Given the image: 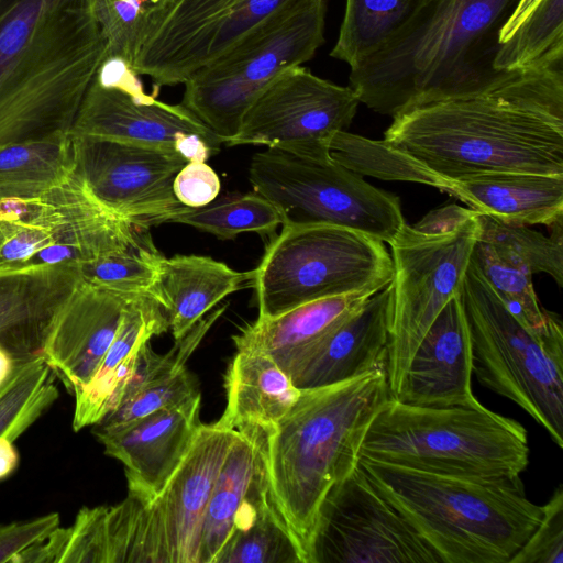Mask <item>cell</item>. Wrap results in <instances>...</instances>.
Instances as JSON below:
<instances>
[{
	"label": "cell",
	"instance_id": "1",
	"mask_svg": "<svg viewBox=\"0 0 563 563\" xmlns=\"http://www.w3.org/2000/svg\"><path fill=\"white\" fill-rule=\"evenodd\" d=\"M383 140L450 183L499 172L563 174V53L486 92L407 110Z\"/></svg>",
	"mask_w": 563,
	"mask_h": 563
},
{
	"label": "cell",
	"instance_id": "2",
	"mask_svg": "<svg viewBox=\"0 0 563 563\" xmlns=\"http://www.w3.org/2000/svg\"><path fill=\"white\" fill-rule=\"evenodd\" d=\"M518 2L420 0L396 34L351 69L350 87L360 103L391 118L498 87L519 73L494 68L499 33Z\"/></svg>",
	"mask_w": 563,
	"mask_h": 563
},
{
	"label": "cell",
	"instance_id": "3",
	"mask_svg": "<svg viewBox=\"0 0 563 563\" xmlns=\"http://www.w3.org/2000/svg\"><path fill=\"white\" fill-rule=\"evenodd\" d=\"M106 57L95 0H0V146L70 134Z\"/></svg>",
	"mask_w": 563,
	"mask_h": 563
},
{
	"label": "cell",
	"instance_id": "4",
	"mask_svg": "<svg viewBox=\"0 0 563 563\" xmlns=\"http://www.w3.org/2000/svg\"><path fill=\"white\" fill-rule=\"evenodd\" d=\"M390 397L385 369L303 389L284 418L265 433L272 496L305 563L312 560L322 503L358 465L366 431Z\"/></svg>",
	"mask_w": 563,
	"mask_h": 563
},
{
	"label": "cell",
	"instance_id": "5",
	"mask_svg": "<svg viewBox=\"0 0 563 563\" xmlns=\"http://www.w3.org/2000/svg\"><path fill=\"white\" fill-rule=\"evenodd\" d=\"M358 463L440 563H509L543 515L527 498L520 476L441 474L362 457Z\"/></svg>",
	"mask_w": 563,
	"mask_h": 563
},
{
	"label": "cell",
	"instance_id": "6",
	"mask_svg": "<svg viewBox=\"0 0 563 563\" xmlns=\"http://www.w3.org/2000/svg\"><path fill=\"white\" fill-rule=\"evenodd\" d=\"M528 433L479 401L420 407L389 398L374 417L361 457L441 474L512 477L529 464Z\"/></svg>",
	"mask_w": 563,
	"mask_h": 563
},
{
	"label": "cell",
	"instance_id": "7",
	"mask_svg": "<svg viewBox=\"0 0 563 563\" xmlns=\"http://www.w3.org/2000/svg\"><path fill=\"white\" fill-rule=\"evenodd\" d=\"M461 299L477 380L522 408L562 449V321L545 331L525 325L497 297L471 260Z\"/></svg>",
	"mask_w": 563,
	"mask_h": 563
},
{
	"label": "cell",
	"instance_id": "8",
	"mask_svg": "<svg viewBox=\"0 0 563 563\" xmlns=\"http://www.w3.org/2000/svg\"><path fill=\"white\" fill-rule=\"evenodd\" d=\"M383 241L335 225L283 227L254 269L257 318H271L314 300L375 294L391 283Z\"/></svg>",
	"mask_w": 563,
	"mask_h": 563
},
{
	"label": "cell",
	"instance_id": "9",
	"mask_svg": "<svg viewBox=\"0 0 563 563\" xmlns=\"http://www.w3.org/2000/svg\"><path fill=\"white\" fill-rule=\"evenodd\" d=\"M325 13V0H299L284 9L190 75L181 104L228 144L258 96L324 43Z\"/></svg>",
	"mask_w": 563,
	"mask_h": 563
},
{
	"label": "cell",
	"instance_id": "10",
	"mask_svg": "<svg viewBox=\"0 0 563 563\" xmlns=\"http://www.w3.org/2000/svg\"><path fill=\"white\" fill-rule=\"evenodd\" d=\"M249 179L277 209L283 227L335 225L389 243L406 223L397 196L333 159L267 148L251 158Z\"/></svg>",
	"mask_w": 563,
	"mask_h": 563
},
{
	"label": "cell",
	"instance_id": "11",
	"mask_svg": "<svg viewBox=\"0 0 563 563\" xmlns=\"http://www.w3.org/2000/svg\"><path fill=\"white\" fill-rule=\"evenodd\" d=\"M477 214L441 233L421 232L405 223L388 243L393 279L386 375L391 398L399 393L426 332L461 291L478 236Z\"/></svg>",
	"mask_w": 563,
	"mask_h": 563
},
{
	"label": "cell",
	"instance_id": "12",
	"mask_svg": "<svg viewBox=\"0 0 563 563\" xmlns=\"http://www.w3.org/2000/svg\"><path fill=\"white\" fill-rule=\"evenodd\" d=\"M1 214L4 249L22 262L11 271L80 264L151 241L100 205L75 173L40 196L4 200Z\"/></svg>",
	"mask_w": 563,
	"mask_h": 563
},
{
	"label": "cell",
	"instance_id": "13",
	"mask_svg": "<svg viewBox=\"0 0 563 563\" xmlns=\"http://www.w3.org/2000/svg\"><path fill=\"white\" fill-rule=\"evenodd\" d=\"M238 430L200 424L184 461L151 501L117 504L126 563H199L207 505Z\"/></svg>",
	"mask_w": 563,
	"mask_h": 563
},
{
	"label": "cell",
	"instance_id": "14",
	"mask_svg": "<svg viewBox=\"0 0 563 563\" xmlns=\"http://www.w3.org/2000/svg\"><path fill=\"white\" fill-rule=\"evenodd\" d=\"M299 0H157L132 68L156 88L184 84Z\"/></svg>",
	"mask_w": 563,
	"mask_h": 563
},
{
	"label": "cell",
	"instance_id": "15",
	"mask_svg": "<svg viewBox=\"0 0 563 563\" xmlns=\"http://www.w3.org/2000/svg\"><path fill=\"white\" fill-rule=\"evenodd\" d=\"M358 104L350 86L322 79L306 67H294L258 96L228 145H265L300 157L330 161L333 137L346 131Z\"/></svg>",
	"mask_w": 563,
	"mask_h": 563
},
{
	"label": "cell",
	"instance_id": "16",
	"mask_svg": "<svg viewBox=\"0 0 563 563\" xmlns=\"http://www.w3.org/2000/svg\"><path fill=\"white\" fill-rule=\"evenodd\" d=\"M311 563H440L358 465L327 495Z\"/></svg>",
	"mask_w": 563,
	"mask_h": 563
},
{
	"label": "cell",
	"instance_id": "17",
	"mask_svg": "<svg viewBox=\"0 0 563 563\" xmlns=\"http://www.w3.org/2000/svg\"><path fill=\"white\" fill-rule=\"evenodd\" d=\"M71 140L74 173L100 205L132 227L167 223L186 208L173 189L176 174L188 163L179 154L111 140Z\"/></svg>",
	"mask_w": 563,
	"mask_h": 563
},
{
	"label": "cell",
	"instance_id": "18",
	"mask_svg": "<svg viewBox=\"0 0 563 563\" xmlns=\"http://www.w3.org/2000/svg\"><path fill=\"white\" fill-rule=\"evenodd\" d=\"M71 136L132 143L175 152L189 162H206L222 141L183 104L154 95L136 98L95 77L70 130Z\"/></svg>",
	"mask_w": 563,
	"mask_h": 563
},
{
	"label": "cell",
	"instance_id": "19",
	"mask_svg": "<svg viewBox=\"0 0 563 563\" xmlns=\"http://www.w3.org/2000/svg\"><path fill=\"white\" fill-rule=\"evenodd\" d=\"M200 394L110 430H92L104 453L124 465L130 496L155 498L177 471L200 428Z\"/></svg>",
	"mask_w": 563,
	"mask_h": 563
},
{
	"label": "cell",
	"instance_id": "20",
	"mask_svg": "<svg viewBox=\"0 0 563 563\" xmlns=\"http://www.w3.org/2000/svg\"><path fill=\"white\" fill-rule=\"evenodd\" d=\"M134 297L104 290L81 279L60 306L49 325L41 356L69 393L74 394L91 379Z\"/></svg>",
	"mask_w": 563,
	"mask_h": 563
},
{
	"label": "cell",
	"instance_id": "21",
	"mask_svg": "<svg viewBox=\"0 0 563 563\" xmlns=\"http://www.w3.org/2000/svg\"><path fill=\"white\" fill-rule=\"evenodd\" d=\"M472 342L461 291L453 296L417 346L394 399L411 406L478 402L472 391Z\"/></svg>",
	"mask_w": 563,
	"mask_h": 563
},
{
	"label": "cell",
	"instance_id": "22",
	"mask_svg": "<svg viewBox=\"0 0 563 563\" xmlns=\"http://www.w3.org/2000/svg\"><path fill=\"white\" fill-rule=\"evenodd\" d=\"M391 285L368 297L325 335L291 377L299 389L342 383L387 366Z\"/></svg>",
	"mask_w": 563,
	"mask_h": 563
},
{
	"label": "cell",
	"instance_id": "23",
	"mask_svg": "<svg viewBox=\"0 0 563 563\" xmlns=\"http://www.w3.org/2000/svg\"><path fill=\"white\" fill-rule=\"evenodd\" d=\"M80 280L73 263L0 272V345L19 360L41 356L56 312Z\"/></svg>",
	"mask_w": 563,
	"mask_h": 563
},
{
	"label": "cell",
	"instance_id": "24",
	"mask_svg": "<svg viewBox=\"0 0 563 563\" xmlns=\"http://www.w3.org/2000/svg\"><path fill=\"white\" fill-rule=\"evenodd\" d=\"M373 294L314 300L271 318H257L232 339L236 351L269 356L290 378L309 352Z\"/></svg>",
	"mask_w": 563,
	"mask_h": 563
},
{
	"label": "cell",
	"instance_id": "25",
	"mask_svg": "<svg viewBox=\"0 0 563 563\" xmlns=\"http://www.w3.org/2000/svg\"><path fill=\"white\" fill-rule=\"evenodd\" d=\"M471 209L514 225L563 222V174L486 173L452 183Z\"/></svg>",
	"mask_w": 563,
	"mask_h": 563
},
{
	"label": "cell",
	"instance_id": "26",
	"mask_svg": "<svg viewBox=\"0 0 563 563\" xmlns=\"http://www.w3.org/2000/svg\"><path fill=\"white\" fill-rule=\"evenodd\" d=\"M254 269L238 272L209 256H162L153 297L164 308L178 340L223 298L252 287Z\"/></svg>",
	"mask_w": 563,
	"mask_h": 563
},
{
	"label": "cell",
	"instance_id": "27",
	"mask_svg": "<svg viewBox=\"0 0 563 563\" xmlns=\"http://www.w3.org/2000/svg\"><path fill=\"white\" fill-rule=\"evenodd\" d=\"M227 407L218 426L271 431L297 401L300 390L267 355L238 351L225 375Z\"/></svg>",
	"mask_w": 563,
	"mask_h": 563
},
{
	"label": "cell",
	"instance_id": "28",
	"mask_svg": "<svg viewBox=\"0 0 563 563\" xmlns=\"http://www.w3.org/2000/svg\"><path fill=\"white\" fill-rule=\"evenodd\" d=\"M169 329L162 305L151 295L135 296L126 306L117 334L91 379L73 394V430L98 423L114 409L117 367L154 335Z\"/></svg>",
	"mask_w": 563,
	"mask_h": 563
},
{
	"label": "cell",
	"instance_id": "29",
	"mask_svg": "<svg viewBox=\"0 0 563 563\" xmlns=\"http://www.w3.org/2000/svg\"><path fill=\"white\" fill-rule=\"evenodd\" d=\"M217 563H305L271 492L263 460Z\"/></svg>",
	"mask_w": 563,
	"mask_h": 563
},
{
	"label": "cell",
	"instance_id": "30",
	"mask_svg": "<svg viewBox=\"0 0 563 563\" xmlns=\"http://www.w3.org/2000/svg\"><path fill=\"white\" fill-rule=\"evenodd\" d=\"M265 431L238 430L207 505L199 563H217L263 460Z\"/></svg>",
	"mask_w": 563,
	"mask_h": 563
},
{
	"label": "cell",
	"instance_id": "31",
	"mask_svg": "<svg viewBox=\"0 0 563 563\" xmlns=\"http://www.w3.org/2000/svg\"><path fill=\"white\" fill-rule=\"evenodd\" d=\"M74 168L70 134L0 146V199L40 196L66 180Z\"/></svg>",
	"mask_w": 563,
	"mask_h": 563
},
{
	"label": "cell",
	"instance_id": "32",
	"mask_svg": "<svg viewBox=\"0 0 563 563\" xmlns=\"http://www.w3.org/2000/svg\"><path fill=\"white\" fill-rule=\"evenodd\" d=\"M420 0H346L330 56L355 68L378 52L410 18Z\"/></svg>",
	"mask_w": 563,
	"mask_h": 563
},
{
	"label": "cell",
	"instance_id": "33",
	"mask_svg": "<svg viewBox=\"0 0 563 563\" xmlns=\"http://www.w3.org/2000/svg\"><path fill=\"white\" fill-rule=\"evenodd\" d=\"M478 213V212H477ZM478 239L488 243L505 261L527 274L545 273L563 286V230L559 222L550 236L528 225H514L478 213Z\"/></svg>",
	"mask_w": 563,
	"mask_h": 563
},
{
	"label": "cell",
	"instance_id": "34",
	"mask_svg": "<svg viewBox=\"0 0 563 563\" xmlns=\"http://www.w3.org/2000/svg\"><path fill=\"white\" fill-rule=\"evenodd\" d=\"M330 157L361 176L420 183L452 195V183L384 140L374 141L341 131L331 142Z\"/></svg>",
	"mask_w": 563,
	"mask_h": 563
},
{
	"label": "cell",
	"instance_id": "35",
	"mask_svg": "<svg viewBox=\"0 0 563 563\" xmlns=\"http://www.w3.org/2000/svg\"><path fill=\"white\" fill-rule=\"evenodd\" d=\"M167 223H180L232 240L241 233L268 235L282 224L277 209L257 192L232 194L198 207H186L170 217Z\"/></svg>",
	"mask_w": 563,
	"mask_h": 563
},
{
	"label": "cell",
	"instance_id": "36",
	"mask_svg": "<svg viewBox=\"0 0 563 563\" xmlns=\"http://www.w3.org/2000/svg\"><path fill=\"white\" fill-rule=\"evenodd\" d=\"M52 372L42 356L20 361L0 391V435L15 441L58 398Z\"/></svg>",
	"mask_w": 563,
	"mask_h": 563
},
{
	"label": "cell",
	"instance_id": "37",
	"mask_svg": "<svg viewBox=\"0 0 563 563\" xmlns=\"http://www.w3.org/2000/svg\"><path fill=\"white\" fill-rule=\"evenodd\" d=\"M563 52V0H541L512 34L499 44L494 68L523 70Z\"/></svg>",
	"mask_w": 563,
	"mask_h": 563
},
{
	"label": "cell",
	"instance_id": "38",
	"mask_svg": "<svg viewBox=\"0 0 563 563\" xmlns=\"http://www.w3.org/2000/svg\"><path fill=\"white\" fill-rule=\"evenodd\" d=\"M471 261L497 297L525 325L534 331H545L561 321L559 316L540 306L532 275L505 261L478 236Z\"/></svg>",
	"mask_w": 563,
	"mask_h": 563
},
{
	"label": "cell",
	"instance_id": "39",
	"mask_svg": "<svg viewBox=\"0 0 563 563\" xmlns=\"http://www.w3.org/2000/svg\"><path fill=\"white\" fill-rule=\"evenodd\" d=\"M162 256L148 241L77 265L81 279L95 287L128 296H153Z\"/></svg>",
	"mask_w": 563,
	"mask_h": 563
},
{
	"label": "cell",
	"instance_id": "40",
	"mask_svg": "<svg viewBox=\"0 0 563 563\" xmlns=\"http://www.w3.org/2000/svg\"><path fill=\"white\" fill-rule=\"evenodd\" d=\"M200 394L188 369L153 382L123 400L112 412L104 416L92 430H110L135 421L159 409L178 405Z\"/></svg>",
	"mask_w": 563,
	"mask_h": 563
},
{
	"label": "cell",
	"instance_id": "41",
	"mask_svg": "<svg viewBox=\"0 0 563 563\" xmlns=\"http://www.w3.org/2000/svg\"><path fill=\"white\" fill-rule=\"evenodd\" d=\"M157 0H95L96 14L107 41V56L133 65L146 18Z\"/></svg>",
	"mask_w": 563,
	"mask_h": 563
},
{
	"label": "cell",
	"instance_id": "42",
	"mask_svg": "<svg viewBox=\"0 0 563 563\" xmlns=\"http://www.w3.org/2000/svg\"><path fill=\"white\" fill-rule=\"evenodd\" d=\"M525 544L509 563H563V489L559 485Z\"/></svg>",
	"mask_w": 563,
	"mask_h": 563
},
{
	"label": "cell",
	"instance_id": "43",
	"mask_svg": "<svg viewBox=\"0 0 563 563\" xmlns=\"http://www.w3.org/2000/svg\"><path fill=\"white\" fill-rule=\"evenodd\" d=\"M106 506L84 507L67 527L60 563H107Z\"/></svg>",
	"mask_w": 563,
	"mask_h": 563
},
{
	"label": "cell",
	"instance_id": "44",
	"mask_svg": "<svg viewBox=\"0 0 563 563\" xmlns=\"http://www.w3.org/2000/svg\"><path fill=\"white\" fill-rule=\"evenodd\" d=\"M59 514L51 512L30 520L0 525V563H11L15 555L44 541L59 527Z\"/></svg>",
	"mask_w": 563,
	"mask_h": 563
},
{
	"label": "cell",
	"instance_id": "45",
	"mask_svg": "<svg viewBox=\"0 0 563 563\" xmlns=\"http://www.w3.org/2000/svg\"><path fill=\"white\" fill-rule=\"evenodd\" d=\"M173 189L180 203L198 208L218 197L220 179L206 162H189L176 174Z\"/></svg>",
	"mask_w": 563,
	"mask_h": 563
},
{
	"label": "cell",
	"instance_id": "46",
	"mask_svg": "<svg viewBox=\"0 0 563 563\" xmlns=\"http://www.w3.org/2000/svg\"><path fill=\"white\" fill-rule=\"evenodd\" d=\"M474 213L475 210L471 208L452 203L430 211L412 227L426 233L452 231L468 220Z\"/></svg>",
	"mask_w": 563,
	"mask_h": 563
},
{
	"label": "cell",
	"instance_id": "47",
	"mask_svg": "<svg viewBox=\"0 0 563 563\" xmlns=\"http://www.w3.org/2000/svg\"><path fill=\"white\" fill-rule=\"evenodd\" d=\"M7 435H0V481L9 477L19 466L20 455Z\"/></svg>",
	"mask_w": 563,
	"mask_h": 563
},
{
	"label": "cell",
	"instance_id": "48",
	"mask_svg": "<svg viewBox=\"0 0 563 563\" xmlns=\"http://www.w3.org/2000/svg\"><path fill=\"white\" fill-rule=\"evenodd\" d=\"M540 1L541 0H519L512 14L507 20L499 33V44L512 34L521 21Z\"/></svg>",
	"mask_w": 563,
	"mask_h": 563
},
{
	"label": "cell",
	"instance_id": "49",
	"mask_svg": "<svg viewBox=\"0 0 563 563\" xmlns=\"http://www.w3.org/2000/svg\"><path fill=\"white\" fill-rule=\"evenodd\" d=\"M20 361L22 360L0 345V388L4 387L13 377Z\"/></svg>",
	"mask_w": 563,
	"mask_h": 563
},
{
	"label": "cell",
	"instance_id": "50",
	"mask_svg": "<svg viewBox=\"0 0 563 563\" xmlns=\"http://www.w3.org/2000/svg\"><path fill=\"white\" fill-rule=\"evenodd\" d=\"M2 242H3V236H2V234L0 232V246H1Z\"/></svg>",
	"mask_w": 563,
	"mask_h": 563
},
{
	"label": "cell",
	"instance_id": "51",
	"mask_svg": "<svg viewBox=\"0 0 563 563\" xmlns=\"http://www.w3.org/2000/svg\"><path fill=\"white\" fill-rule=\"evenodd\" d=\"M3 388V387H2ZM2 388H0V391L2 390Z\"/></svg>",
	"mask_w": 563,
	"mask_h": 563
}]
</instances>
